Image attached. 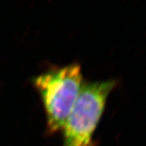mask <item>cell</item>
<instances>
[{
	"label": "cell",
	"instance_id": "1",
	"mask_svg": "<svg viewBox=\"0 0 146 146\" xmlns=\"http://www.w3.org/2000/svg\"><path fill=\"white\" fill-rule=\"evenodd\" d=\"M42 100L48 134L63 127L82 89L83 73L79 63H71L43 72L33 79Z\"/></svg>",
	"mask_w": 146,
	"mask_h": 146
},
{
	"label": "cell",
	"instance_id": "2",
	"mask_svg": "<svg viewBox=\"0 0 146 146\" xmlns=\"http://www.w3.org/2000/svg\"><path fill=\"white\" fill-rule=\"evenodd\" d=\"M118 86L115 79L84 83L63 127V146H94V133L110 94Z\"/></svg>",
	"mask_w": 146,
	"mask_h": 146
}]
</instances>
